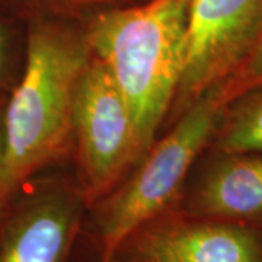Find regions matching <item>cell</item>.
Segmentation results:
<instances>
[{"label": "cell", "instance_id": "obj_1", "mask_svg": "<svg viewBox=\"0 0 262 262\" xmlns=\"http://www.w3.org/2000/svg\"><path fill=\"white\" fill-rule=\"evenodd\" d=\"M22 75L3 108V195L73 150L76 92L92 50L82 22L31 18Z\"/></svg>", "mask_w": 262, "mask_h": 262}, {"label": "cell", "instance_id": "obj_2", "mask_svg": "<svg viewBox=\"0 0 262 262\" xmlns=\"http://www.w3.org/2000/svg\"><path fill=\"white\" fill-rule=\"evenodd\" d=\"M189 0H146L82 22L130 106L144 153L160 136L184 67Z\"/></svg>", "mask_w": 262, "mask_h": 262}, {"label": "cell", "instance_id": "obj_3", "mask_svg": "<svg viewBox=\"0 0 262 262\" xmlns=\"http://www.w3.org/2000/svg\"><path fill=\"white\" fill-rule=\"evenodd\" d=\"M223 106L220 86L207 91L160 134L110 194L88 208L84 222L101 253L99 262H111L131 232L178 207L188 175L211 140Z\"/></svg>", "mask_w": 262, "mask_h": 262}, {"label": "cell", "instance_id": "obj_4", "mask_svg": "<svg viewBox=\"0 0 262 262\" xmlns=\"http://www.w3.org/2000/svg\"><path fill=\"white\" fill-rule=\"evenodd\" d=\"M72 133L76 185L89 208L146 155L121 89L94 53L77 86Z\"/></svg>", "mask_w": 262, "mask_h": 262}, {"label": "cell", "instance_id": "obj_5", "mask_svg": "<svg viewBox=\"0 0 262 262\" xmlns=\"http://www.w3.org/2000/svg\"><path fill=\"white\" fill-rule=\"evenodd\" d=\"M261 32L262 0H189L182 75L162 133L242 67Z\"/></svg>", "mask_w": 262, "mask_h": 262}, {"label": "cell", "instance_id": "obj_6", "mask_svg": "<svg viewBox=\"0 0 262 262\" xmlns=\"http://www.w3.org/2000/svg\"><path fill=\"white\" fill-rule=\"evenodd\" d=\"M86 213L75 179L47 170L31 178L0 214V262H69Z\"/></svg>", "mask_w": 262, "mask_h": 262}, {"label": "cell", "instance_id": "obj_7", "mask_svg": "<svg viewBox=\"0 0 262 262\" xmlns=\"http://www.w3.org/2000/svg\"><path fill=\"white\" fill-rule=\"evenodd\" d=\"M111 262H262V227L172 208L131 232Z\"/></svg>", "mask_w": 262, "mask_h": 262}, {"label": "cell", "instance_id": "obj_8", "mask_svg": "<svg viewBox=\"0 0 262 262\" xmlns=\"http://www.w3.org/2000/svg\"><path fill=\"white\" fill-rule=\"evenodd\" d=\"M177 208L262 227V151L206 149L188 175Z\"/></svg>", "mask_w": 262, "mask_h": 262}, {"label": "cell", "instance_id": "obj_9", "mask_svg": "<svg viewBox=\"0 0 262 262\" xmlns=\"http://www.w3.org/2000/svg\"><path fill=\"white\" fill-rule=\"evenodd\" d=\"M207 149L225 153L262 151V83L225 103Z\"/></svg>", "mask_w": 262, "mask_h": 262}, {"label": "cell", "instance_id": "obj_10", "mask_svg": "<svg viewBox=\"0 0 262 262\" xmlns=\"http://www.w3.org/2000/svg\"><path fill=\"white\" fill-rule=\"evenodd\" d=\"M146 0H0V8L28 20L60 18L83 22L103 10L137 5Z\"/></svg>", "mask_w": 262, "mask_h": 262}, {"label": "cell", "instance_id": "obj_11", "mask_svg": "<svg viewBox=\"0 0 262 262\" xmlns=\"http://www.w3.org/2000/svg\"><path fill=\"white\" fill-rule=\"evenodd\" d=\"M28 42L27 20L0 8V108L22 75Z\"/></svg>", "mask_w": 262, "mask_h": 262}, {"label": "cell", "instance_id": "obj_12", "mask_svg": "<svg viewBox=\"0 0 262 262\" xmlns=\"http://www.w3.org/2000/svg\"><path fill=\"white\" fill-rule=\"evenodd\" d=\"M262 83V32L256 46L245 61L242 67L229 77L225 83L220 84V94L223 102L230 101L236 95L244 92L246 89Z\"/></svg>", "mask_w": 262, "mask_h": 262}, {"label": "cell", "instance_id": "obj_13", "mask_svg": "<svg viewBox=\"0 0 262 262\" xmlns=\"http://www.w3.org/2000/svg\"><path fill=\"white\" fill-rule=\"evenodd\" d=\"M3 108H0V214L6 206V200L3 195V185H2V175H3V169H2V166H3Z\"/></svg>", "mask_w": 262, "mask_h": 262}]
</instances>
